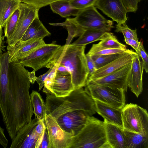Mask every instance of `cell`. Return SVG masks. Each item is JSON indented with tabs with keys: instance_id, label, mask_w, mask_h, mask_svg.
<instances>
[{
	"instance_id": "1",
	"label": "cell",
	"mask_w": 148,
	"mask_h": 148,
	"mask_svg": "<svg viewBox=\"0 0 148 148\" xmlns=\"http://www.w3.org/2000/svg\"><path fill=\"white\" fill-rule=\"evenodd\" d=\"M29 72L18 61L10 62L8 81L0 84V111L12 140L32 120L33 109L29 91Z\"/></svg>"
},
{
	"instance_id": "2",
	"label": "cell",
	"mask_w": 148,
	"mask_h": 148,
	"mask_svg": "<svg viewBox=\"0 0 148 148\" xmlns=\"http://www.w3.org/2000/svg\"><path fill=\"white\" fill-rule=\"evenodd\" d=\"M86 46L71 44L61 46L46 67L51 69L56 64L62 65L70 74L75 89L85 86L89 74Z\"/></svg>"
},
{
	"instance_id": "3",
	"label": "cell",
	"mask_w": 148,
	"mask_h": 148,
	"mask_svg": "<svg viewBox=\"0 0 148 148\" xmlns=\"http://www.w3.org/2000/svg\"><path fill=\"white\" fill-rule=\"evenodd\" d=\"M54 26H61L68 32L66 44H69L74 37L79 36L87 29H93L109 32L114 27L113 21L104 18L94 6L79 10L74 18H66L62 23H49Z\"/></svg>"
},
{
	"instance_id": "4",
	"label": "cell",
	"mask_w": 148,
	"mask_h": 148,
	"mask_svg": "<svg viewBox=\"0 0 148 148\" xmlns=\"http://www.w3.org/2000/svg\"><path fill=\"white\" fill-rule=\"evenodd\" d=\"M47 114L56 119L67 112L83 110L91 116L96 112L95 101L83 87L75 89L64 97L47 94L45 102Z\"/></svg>"
},
{
	"instance_id": "5",
	"label": "cell",
	"mask_w": 148,
	"mask_h": 148,
	"mask_svg": "<svg viewBox=\"0 0 148 148\" xmlns=\"http://www.w3.org/2000/svg\"><path fill=\"white\" fill-rule=\"evenodd\" d=\"M111 148L107 143L104 123L90 116L82 130L72 137L69 148Z\"/></svg>"
},
{
	"instance_id": "6",
	"label": "cell",
	"mask_w": 148,
	"mask_h": 148,
	"mask_svg": "<svg viewBox=\"0 0 148 148\" xmlns=\"http://www.w3.org/2000/svg\"><path fill=\"white\" fill-rule=\"evenodd\" d=\"M121 112L123 129L148 135V114L146 109L130 103L125 105Z\"/></svg>"
},
{
	"instance_id": "7",
	"label": "cell",
	"mask_w": 148,
	"mask_h": 148,
	"mask_svg": "<svg viewBox=\"0 0 148 148\" xmlns=\"http://www.w3.org/2000/svg\"><path fill=\"white\" fill-rule=\"evenodd\" d=\"M85 90L93 100H96L117 109L125 105V91L109 86L86 83Z\"/></svg>"
},
{
	"instance_id": "8",
	"label": "cell",
	"mask_w": 148,
	"mask_h": 148,
	"mask_svg": "<svg viewBox=\"0 0 148 148\" xmlns=\"http://www.w3.org/2000/svg\"><path fill=\"white\" fill-rule=\"evenodd\" d=\"M61 46L54 43L45 44L18 61L23 66L31 67L37 71L46 67Z\"/></svg>"
},
{
	"instance_id": "9",
	"label": "cell",
	"mask_w": 148,
	"mask_h": 148,
	"mask_svg": "<svg viewBox=\"0 0 148 148\" xmlns=\"http://www.w3.org/2000/svg\"><path fill=\"white\" fill-rule=\"evenodd\" d=\"M18 9L19 14L16 27L13 34L6 41L8 51L13 48L20 40L32 22L38 15L39 9L25 3H21Z\"/></svg>"
},
{
	"instance_id": "10",
	"label": "cell",
	"mask_w": 148,
	"mask_h": 148,
	"mask_svg": "<svg viewBox=\"0 0 148 148\" xmlns=\"http://www.w3.org/2000/svg\"><path fill=\"white\" fill-rule=\"evenodd\" d=\"M91 116L88 112L79 110L64 113L55 119L63 130L73 136L82 130Z\"/></svg>"
},
{
	"instance_id": "11",
	"label": "cell",
	"mask_w": 148,
	"mask_h": 148,
	"mask_svg": "<svg viewBox=\"0 0 148 148\" xmlns=\"http://www.w3.org/2000/svg\"><path fill=\"white\" fill-rule=\"evenodd\" d=\"M45 123L49 136V148H69L73 136L63 130L50 114H45Z\"/></svg>"
},
{
	"instance_id": "12",
	"label": "cell",
	"mask_w": 148,
	"mask_h": 148,
	"mask_svg": "<svg viewBox=\"0 0 148 148\" xmlns=\"http://www.w3.org/2000/svg\"><path fill=\"white\" fill-rule=\"evenodd\" d=\"M132 63L102 77L87 79L86 83L109 86L127 91V77L131 68Z\"/></svg>"
},
{
	"instance_id": "13",
	"label": "cell",
	"mask_w": 148,
	"mask_h": 148,
	"mask_svg": "<svg viewBox=\"0 0 148 148\" xmlns=\"http://www.w3.org/2000/svg\"><path fill=\"white\" fill-rule=\"evenodd\" d=\"M94 6L118 24L126 23L128 12L122 0H97Z\"/></svg>"
},
{
	"instance_id": "14",
	"label": "cell",
	"mask_w": 148,
	"mask_h": 148,
	"mask_svg": "<svg viewBox=\"0 0 148 148\" xmlns=\"http://www.w3.org/2000/svg\"><path fill=\"white\" fill-rule=\"evenodd\" d=\"M38 123L36 118L32 119L17 132L10 148H36L38 137L34 130Z\"/></svg>"
},
{
	"instance_id": "15",
	"label": "cell",
	"mask_w": 148,
	"mask_h": 148,
	"mask_svg": "<svg viewBox=\"0 0 148 148\" xmlns=\"http://www.w3.org/2000/svg\"><path fill=\"white\" fill-rule=\"evenodd\" d=\"M137 54L132 49H127L122 56L110 63L97 69L88 79L99 78L108 75L123 66L131 63Z\"/></svg>"
},
{
	"instance_id": "16",
	"label": "cell",
	"mask_w": 148,
	"mask_h": 148,
	"mask_svg": "<svg viewBox=\"0 0 148 148\" xmlns=\"http://www.w3.org/2000/svg\"><path fill=\"white\" fill-rule=\"evenodd\" d=\"M143 70L142 62L137 54L133 59L127 80L128 87L137 97L143 91Z\"/></svg>"
},
{
	"instance_id": "17",
	"label": "cell",
	"mask_w": 148,
	"mask_h": 148,
	"mask_svg": "<svg viewBox=\"0 0 148 148\" xmlns=\"http://www.w3.org/2000/svg\"><path fill=\"white\" fill-rule=\"evenodd\" d=\"M45 44L43 38L18 42L13 48L8 51L9 62L18 61L25 57Z\"/></svg>"
},
{
	"instance_id": "18",
	"label": "cell",
	"mask_w": 148,
	"mask_h": 148,
	"mask_svg": "<svg viewBox=\"0 0 148 148\" xmlns=\"http://www.w3.org/2000/svg\"><path fill=\"white\" fill-rule=\"evenodd\" d=\"M74 89L70 74L64 75L56 73L50 88L51 94L57 97H64Z\"/></svg>"
},
{
	"instance_id": "19",
	"label": "cell",
	"mask_w": 148,
	"mask_h": 148,
	"mask_svg": "<svg viewBox=\"0 0 148 148\" xmlns=\"http://www.w3.org/2000/svg\"><path fill=\"white\" fill-rule=\"evenodd\" d=\"M95 101L96 112L107 122L123 128L121 109H117L96 100Z\"/></svg>"
},
{
	"instance_id": "20",
	"label": "cell",
	"mask_w": 148,
	"mask_h": 148,
	"mask_svg": "<svg viewBox=\"0 0 148 148\" xmlns=\"http://www.w3.org/2000/svg\"><path fill=\"white\" fill-rule=\"evenodd\" d=\"M106 138L111 148H125L123 129L104 119Z\"/></svg>"
},
{
	"instance_id": "21",
	"label": "cell",
	"mask_w": 148,
	"mask_h": 148,
	"mask_svg": "<svg viewBox=\"0 0 148 148\" xmlns=\"http://www.w3.org/2000/svg\"><path fill=\"white\" fill-rule=\"evenodd\" d=\"M51 34L39 19V15H38L32 22L19 42L44 39Z\"/></svg>"
},
{
	"instance_id": "22",
	"label": "cell",
	"mask_w": 148,
	"mask_h": 148,
	"mask_svg": "<svg viewBox=\"0 0 148 148\" xmlns=\"http://www.w3.org/2000/svg\"><path fill=\"white\" fill-rule=\"evenodd\" d=\"M125 148H148V135L123 129Z\"/></svg>"
},
{
	"instance_id": "23",
	"label": "cell",
	"mask_w": 148,
	"mask_h": 148,
	"mask_svg": "<svg viewBox=\"0 0 148 148\" xmlns=\"http://www.w3.org/2000/svg\"><path fill=\"white\" fill-rule=\"evenodd\" d=\"M21 3L20 0H0V25L2 28Z\"/></svg>"
},
{
	"instance_id": "24",
	"label": "cell",
	"mask_w": 148,
	"mask_h": 148,
	"mask_svg": "<svg viewBox=\"0 0 148 148\" xmlns=\"http://www.w3.org/2000/svg\"><path fill=\"white\" fill-rule=\"evenodd\" d=\"M53 12L66 18L71 16H76L79 10L73 7L69 0H61L51 3L50 5Z\"/></svg>"
},
{
	"instance_id": "25",
	"label": "cell",
	"mask_w": 148,
	"mask_h": 148,
	"mask_svg": "<svg viewBox=\"0 0 148 148\" xmlns=\"http://www.w3.org/2000/svg\"><path fill=\"white\" fill-rule=\"evenodd\" d=\"M105 32H106L96 29H86L71 44L76 45L86 46L92 42L101 40Z\"/></svg>"
},
{
	"instance_id": "26",
	"label": "cell",
	"mask_w": 148,
	"mask_h": 148,
	"mask_svg": "<svg viewBox=\"0 0 148 148\" xmlns=\"http://www.w3.org/2000/svg\"><path fill=\"white\" fill-rule=\"evenodd\" d=\"M33 113L38 121L44 120L47 109L44 101L40 94L37 91L33 90L30 95Z\"/></svg>"
},
{
	"instance_id": "27",
	"label": "cell",
	"mask_w": 148,
	"mask_h": 148,
	"mask_svg": "<svg viewBox=\"0 0 148 148\" xmlns=\"http://www.w3.org/2000/svg\"><path fill=\"white\" fill-rule=\"evenodd\" d=\"M96 44L100 47L106 48L127 49L125 45L120 43L113 33L109 32H105L102 39Z\"/></svg>"
},
{
	"instance_id": "28",
	"label": "cell",
	"mask_w": 148,
	"mask_h": 148,
	"mask_svg": "<svg viewBox=\"0 0 148 148\" xmlns=\"http://www.w3.org/2000/svg\"><path fill=\"white\" fill-rule=\"evenodd\" d=\"M19 14V11L18 8L10 17L4 25V32L6 41L11 36L15 29Z\"/></svg>"
},
{
	"instance_id": "29",
	"label": "cell",
	"mask_w": 148,
	"mask_h": 148,
	"mask_svg": "<svg viewBox=\"0 0 148 148\" xmlns=\"http://www.w3.org/2000/svg\"><path fill=\"white\" fill-rule=\"evenodd\" d=\"M125 52L108 55H94L90 56L95 63L97 69L119 57Z\"/></svg>"
},
{
	"instance_id": "30",
	"label": "cell",
	"mask_w": 148,
	"mask_h": 148,
	"mask_svg": "<svg viewBox=\"0 0 148 148\" xmlns=\"http://www.w3.org/2000/svg\"><path fill=\"white\" fill-rule=\"evenodd\" d=\"M127 50H127H124L106 48L100 47L96 44H94L87 53L90 56L105 55L123 53L125 52Z\"/></svg>"
},
{
	"instance_id": "31",
	"label": "cell",
	"mask_w": 148,
	"mask_h": 148,
	"mask_svg": "<svg viewBox=\"0 0 148 148\" xmlns=\"http://www.w3.org/2000/svg\"><path fill=\"white\" fill-rule=\"evenodd\" d=\"M115 32L122 33L124 38H132L138 41L137 33V29L132 30L127 25L126 23L122 24H117Z\"/></svg>"
},
{
	"instance_id": "32",
	"label": "cell",
	"mask_w": 148,
	"mask_h": 148,
	"mask_svg": "<svg viewBox=\"0 0 148 148\" xmlns=\"http://www.w3.org/2000/svg\"><path fill=\"white\" fill-rule=\"evenodd\" d=\"M97 0H69L74 8L81 10L94 5Z\"/></svg>"
},
{
	"instance_id": "33",
	"label": "cell",
	"mask_w": 148,
	"mask_h": 148,
	"mask_svg": "<svg viewBox=\"0 0 148 148\" xmlns=\"http://www.w3.org/2000/svg\"><path fill=\"white\" fill-rule=\"evenodd\" d=\"M57 65H54L47 77L42 91L47 94H51L50 89L56 72Z\"/></svg>"
},
{
	"instance_id": "34",
	"label": "cell",
	"mask_w": 148,
	"mask_h": 148,
	"mask_svg": "<svg viewBox=\"0 0 148 148\" xmlns=\"http://www.w3.org/2000/svg\"><path fill=\"white\" fill-rule=\"evenodd\" d=\"M61 0H20L21 2L33 6L39 10L51 3Z\"/></svg>"
},
{
	"instance_id": "35",
	"label": "cell",
	"mask_w": 148,
	"mask_h": 148,
	"mask_svg": "<svg viewBox=\"0 0 148 148\" xmlns=\"http://www.w3.org/2000/svg\"><path fill=\"white\" fill-rule=\"evenodd\" d=\"M46 128L45 120L38 121L37 124L34 129L35 132L38 138L36 148H38Z\"/></svg>"
},
{
	"instance_id": "36",
	"label": "cell",
	"mask_w": 148,
	"mask_h": 148,
	"mask_svg": "<svg viewBox=\"0 0 148 148\" xmlns=\"http://www.w3.org/2000/svg\"><path fill=\"white\" fill-rule=\"evenodd\" d=\"M139 56L141 58L144 69L146 73L148 72V56L146 52L144 46L143 42L141 40L139 41Z\"/></svg>"
},
{
	"instance_id": "37",
	"label": "cell",
	"mask_w": 148,
	"mask_h": 148,
	"mask_svg": "<svg viewBox=\"0 0 148 148\" xmlns=\"http://www.w3.org/2000/svg\"><path fill=\"white\" fill-rule=\"evenodd\" d=\"M127 12L135 13L137 11L138 4L142 0H122Z\"/></svg>"
},
{
	"instance_id": "38",
	"label": "cell",
	"mask_w": 148,
	"mask_h": 148,
	"mask_svg": "<svg viewBox=\"0 0 148 148\" xmlns=\"http://www.w3.org/2000/svg\"><path fill=\"white\" fill-rule=\"evenodd\" d=\"M85 56L89 72L88 78L94 73L97 69L95 63L90 56L87 53L85 54Z\"/></svg>"
},
{
	"instance_id": "39",
	"label": "cell",
	"mask_w": 148,
	"mask_h": 148,
	"mask_svg": "<svg viewBox=\"0 0 148 148\" xmlns=\"http://www.w3.org/2000/svg\"><path fill=\"white\" fill-rule=\"evenodd\" d=\"M124 41L126 44L131 46L138 55L139 53V41L132 38H124Z\"/></svg>"
},
{
	"instance_id": "40",
	"label": "cell",
	"mask_w": 148,
	"mask_h": 148,
	"mask_svg": "<svg viewBox=\"0 0 148 148\" xmlns=\"http://www.w3.org/2000/svg\"><path fill=\"white\" fill-rule=\"evenodd\" d=\"M51 69L52 68L50 69L48 71L44 74L40 75L38 77H36V81L39 86V91H40L44 86L45 79L51 70Z\"/></svg>"
},
{
	"instance_id": "41",
	"label": "cell",
	"mask_w": 148,
	"mask_h": 148,
	"mask_svg": "<svg viewBox=\"0 0 148 148\" xmlns=\"http://www.w3.org/2000/svg\"><path fill=\"white\" fill-rule=\"evenodd\" d=\"M49 138L46 128L45 129L39 148H49Z\"/></svg>"
},
{
	"instance_id": "42",
	"label": "cell",
	"mask_w": 148,
	"mask_h": 148,
	"mask_svg": "<svg viewBox=\"0 0 148 148\" xmlns=\"http://www.w3.org/2000/svg\"><path fill=\"white\" fill-rule=\"evenodd\" d=\"M4 129L0 126V144L5 148L8 145V140L4 133Z\"/></svg>"
},
{
	"instance_id": "43",
	"label": "cell",
	"mask_w": 148,
	"mask_h": 148,
	"mask_svg": "<svg viewBox=\"0 0 148 148\" xmlns=\"http://www.w3.org/2000/svg\"><path fill=\"white\" fill-rule=\"evenodd\" d=\"M5 36L3 35L2 27L0 25V54L3 53V51H5L4 43Z\"/></svg>"
},
{
	"instance_id": "44",
	"label": "cell",
	"mask_w": 148,
	"mask_h": 148,
	"mask_svg": "<svg viewBox=\"0 0 148 148\" xmlns=\"http://www.w3.org/2000/svg\"><path fill=\"white\" fill-rule=\"evenodd\" d=\"M56 64L57 65L56 72L57 73L64 75L70 74L64 66Z\"/></svg>"
},
{
	"instance_id": "45",
	"label": "cell",
	"mask_w": 148,
	"mask_h": 148,
	"mask_svg": "<svg viewBox=\"0 0 148 148\" xmlns=\"http://www.w3.org/2000/svg\"><path fill=\"white\" fill-rule=\"evenodd\" d=\"M35 71L33 70L31 72H29V77L30 83L33 84L34 83L36 77L35 75Z\"/></svg>"
}]
</instances>
